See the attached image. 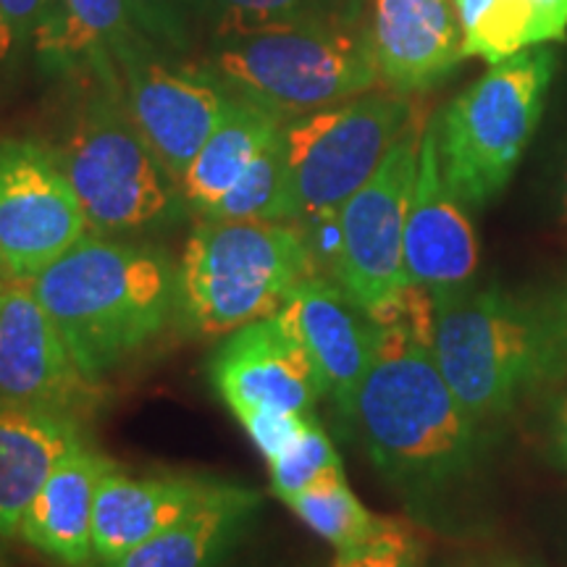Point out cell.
<instances>
[{
	"label": "cell",
	"instance_id": "obj_1",
	"mask_svg": "<svg viewBox=\"0 0 567 567\" xmlns=\"http://www.w3.org/2000/svg\"><path fill=\"white\" fill-rule=\"evenodd\" d=\"M434 302L410 287L392 321L379 323V344L347 421L375 471L402 492H434L457 481L476 460V421L439 371Z\"/></svg>",
	"mask_w": 567,
	"mask_h": 567
},
{
	"label": "cell",
	"instance_id": "obj_2",
	"mask_svg": "<svg viewBox=\"0 0 567 567\" xmlns=\"http://www.w3.org/2000/svg\"><path fill=\"white\" fill-rule=\"evenodd\" d=\"M30 287L76 365L97 384L179 321V264L151 243L92 231Z\"/></svg>",
	"mask_w": 567,
	"mask_h": 567
},
{
	"label": "cell",
	"instance_id": "obj_3",
	"mask_svg": "<svg viewBox=\"0 0 567 567\" xmlns=\"http://www.w3.org/2000/svg\"><path fill=\"white\" fill-rule=\"evenodd\" d=\"M431 350L473 421L507 415L567 373V302L505 289L431 295Z\"/></svg>",
	"mask_w": 567,
	"mask_h": 567
},
{
	"label": "cell",
	"instance_id": "obj_4",
	"mask_svg": "<svg viewBox=\"0 0 567 567\" xmlns=\"http://www.w3.org/2000/svg\"><path fill=\"white\" fill-rule=\"evenodd\" d=\"M284 122L365 95L381 82L371 32L358 21L271 24L216 32L203 63Z\"/></svg>",
	"mask_w": 567,
	"mask_h": 567
},
{
	"label": "cell",
	"instance_id": "obj_5",
	"mask_svg": "<svg viewBox=\"0 0 567 567\" xmlns=\"http://www.w3.org/2000/svg\"><path fill=\"white\" fill-rule=\"evenodd\" d=\"M310 276L321 274L295 221L200 218L179 260V321L229 337L274 316Z\"/></svg>",
	"mask_w": 567,
	"mask_h": 567
},
{
	"label": "cell",
	"instance_id": "obj_6",
	"mask_svg": "<svg viewBox=\"0 0 567 567\" xmlns=\"http://www.w3.org/2000/svg\"><path fill=\"white\" fill-rule=\"evenodd\" d=\"M90 76L95 87L55 151L90 229L137 234L182 221L187 200L132 118L122 76Z\"/></svg>",
	"mask_w": 567,
	"mask_h": 567
},
{
	"label": "cell",
	"instance_id": "obj_7",
	"mask_svg": "<svg viewBox=\"0 0 567 567\" xmlns=\"http://www.w3.org/2000/svg\"><path fill=\"white\" fill-rule=\"evenodd\" d=\"M555 53L520 51L494 63L436 113V145L444 182L465 208H484L513 179L544 113Z\"/></svg>",
	"mask_w": 567,
	"mask_h": 567
},
{
	"label": "cell",
	"instance_id": "obj_8",
	"mask_svg": "<svg viewBox=\"0 0 567 567\" xmlns=\"http://www.w3.org/2000/svg\"><path fill=\"white\" fill-rule=\"evenodd\" d=\"M413 116L410 97L392 90L365 92L284 122L281 142L292 187V221L337 216L375 174Z\"/></svg>",
	"mask_w": 567,
	"mask_h": 567
},
{
	"label": "cell",
	"instance_id": "obj_9",
	"mask_svg": "<svg viewBox=\"0 0 567 567\" xmlns=\"http://www.w3.org/2000/svg\"><path fill=\"white\" fill-rule=\"evenodd\" d=\"M423 130L415 113L375 174L337 213L339 245L331 281L375 323L392 321L410 292L402 247Z\"/></svg>",
	"mask_w": 567,
	"mask_h": 567
},
{
	"label": "cell",
	"instance_id": "obj_10",
	"mask_svg": "<svg viewBox=\"0 0 567 567\" xmlns=\"http://www.w3.org/2000/svg\"><path fill=\"white\" fill-rule=\"evenodd\" d=\"M140 30L113 51L124 97L142 137L182 187L205 140L221 122L234 92L205 66L176 61Z\"/></svg>",
	"mask_w": 567,
	"mask_h": 567
},
{
	"label": "cell",
	"instance_id": "obj_11",
	"mask_svg": "<svg viewBox=\"0 0 567 567\" xmlns=\"http://www.w3.org/2000/svg\"><path fill=\"white\" fill-rule=\"evenodd\" d=\"M92 234L87 216L51 147L0 140V268L30 281Z\"/></svg>",
	"mask_w": 567,
	"mask_h": 567
},
{
	"label": "cell",
	"instance_id": "obj_12",
	"mask_svg": "<svg viewBox=\"0 0 567 567\" xmlns=\"http://www.w3.org/2000/svg\"><path fill=\"white\" fill-rule=\"evenodd\" d=\"M0 402L80 417L101 405V384L69 352L30 281L11 279L0 300Z\"/></svg>",
	"mask_w": 567,
	"mask_h": 567
},
{
	"label": "cell",
	"instance_id": "obj_13",
	"mask_svg": "<svg viewBox=\"0 0 567 567\" xmlns=\"http://www.w3.org/2000/svg\"><path fill=\"white\" fill-rule=\"evenodd\" d=\"M274 321L300 344L337 413L350 417L379 344V323L326 276H310L289 292Z\"/></svg>",
	"mask_w": 567,
	"mask_h": 567
},
{
	"label": "cell",
	"instance_id": "obj_14",
	"mask_svg": "<svg viewBox=\"0 0 567 567\" xmlns=\"http://www.w3.org/2000/svg\"><path fill=\"white\" fill-rule=\"evenodd\" d=\"M210 384L231 415H308L321 400L318 375L274 316L231 331L210 360Z\"/></svg>",
	"mask_w": 567,
	"mask_h": 567
},
{
	"label": "cell",
	"instance_id": "obj_15",
	"mask_svg": "<svg viewBox=\"0 0 567 567\" xmlns=\"http://www.w3.org/2000/svg\"><path fill=\"white\" fill-rule=\"evenodd\" d=\"M402 255L410 287L429 295L467 287L478 268L476 229L463 200L444 182L434 118L425 122L421 137Z\"/></svg>",
	"mask_w": 567,
	"mask_h": 567
},
{
	"label": "cell",
	"instance_id": "obj_16",
	"mask_svg": "<svg viewBox=\"0 0 567 567\" xmlns=\"http://www.w3.org/2000/svg\"><path fill=\"white\" fill-rule=\"evenodd\" d=\"M368 32L381 82L400 95L436 87L465 59L455 0H373Z\"/></svg>",
	"mask_w": 567,
	"mask_h": 567
},
{
	"label": "cell",
	"instance_id": "obj_17",
	"mask_svg": "<svg viewBox=\"0 0 567 567\" xmlns=\"http://www.w3.org/2000/svg\"><path fill=\"white\" fill-rule=\"evenodd\" d=\"M221 481L205 476H126L113 465L101 478L92 517L95 563L124 557L203 505Z\"/></svg>",
	"mask_w": 567,
	"mask_h": 567
},
{
	"label": "cell",
	"instance_id": "obj_18",
	"mask_svg": "<svg viewBox=\"0 0 567 567\" xmlns=\"http://www.w3.org/2000/svg\"><path fill=\"white\" fill-rule=\"evenodd\" d=\"M116 465L95 446L82 442L55 465L45 486L21 517L19 536L30 547L66 567L95 565L92 517L97 484Z\"/></svg>",
	"mask_w": 567,
	"mask_h": 567
},
{
	"label": "cell",
	"instance_id": "obj_19",
	"mask_svg": "<svg viewBox=\"0 0 567 567\" xmlns=\"http://www.w3.org/2000/svg\"><path fill=\"white\" fill-rule=\"evenodd\" d=\"M82 442L80 417L0 402V538L19 536L21 517L48 476Z\"/></svg>",
	"mask_w": 567,
	"mask_h": 567
},
{
	"label": "cell",
	"instance_id": "obj_20",
	"mask_svg": "<svg viewBox=\"0 0 567 567\" xmlns=\"http://www.w3.org/2000/svg\"><path fill=\"white\" fill-rule=\"evenodd\" d=\"M264 496L250 486L221 481L200 507L111 563L95 567H216L239 542Z\"/></svg>",
	"mask_w": 567,
	"mask_h": 567
},
{
	"label": "cell",
	"instance_id": "obj_21",
	"mask_svg": "<svg viewBox=\"0 0 567 567\" xmlns=\"http://www.w3.org/2000/svg\"><path fill=\"white\" fill-rule=\"evenodd\" d=\"M137 32L126 0H53L34 34V51L55 71L116 80L113 51Z\"/></svg>",
	"mask_w": 567,
	"mask_h": 567
},
{
	"label": "cell",
	"instance_id": "obj_22",
	"mask_svg": "<svg viewBox=\"0 0 567 567\" xmlns=\"http://www.w3.org/2000/svg\"><path fill=\"white\" fill-rule=\"evenodd\" d=\"M284 118L264 105L234 95L229 109L205 140L193 166L182 179V195L187 208L203 216L229 193L247 166L266 151L268 142L281 132Z\"/></svg>",
	"mask_w": 567,
	"mask_h": 567
},
{
	"label": "cell",
	"instance_id": "obj_23",
	"mask_svg": "<svg viewBox=\"0 0 567 567\" xmlns=\"http://www.w3.org/2000/svg\"><path fill=\"white\" fill-rule=\"evenodd\" d=\"M287 507L337 551L358 547L389 523L386 517H375L358 499V494L347 484L344 471L316 481L313 486L289 499Z\"/></svg>",
	"mask_w": 567,
	"mask_h": 567
},
{
	"label": "cell",
	"instance_id": "obj_24",
	"mask_svg": "<svg viewBox=\"0 0 567 567\" xmlns=\"http://www.w3.org/2000/svg\"><path fill=\"white\" fill-rule=\"evenodd\" d=\"M200 218H218V221H292L295 205L281 132L247 166V172L239 176V182L234 184L229 193L210 210H205Z\"/></svg>",
	"mask_w": 567,
	"mask_h": 567
},
{
	"label": "cell",
	"instance_id": "obj_25",
	"mask_svg": "<svg viewBox=\"0 0 567 567\" xmlns=\"http://www.w3.org/2000/svg\"><path fill=\"white\" fill-rule=\"evenodd\" d=\"M360 0H197V21L210 34L271 24L358 21Z\"/></svg>",
	"mask_w": 567,
	"mask_h": 567
},
{
	"label": "cell",
	"instance_id": "obj_26",
	"mask_svg": "<svg viewBox=\"0 0 567 567\" xmlns=\"http://www.w3.org/2000/svg\"><path fill=\"white\" fill-rule=\"evenodd\" d=\"M344 471L342 457H339L334 442L323 431V425L310 415L305 429L289 442L279 455L268 460V473H271V494L287 505L305 488L321 481L331 473Z\"/></svg>",
	"mask_w": 567,
	"mask_h": 567
},
{
	"label": "cell",
	"instance_id": "obj_27",
	"mask_svg": "<svg viewBox=\"0 0 567 567\" xmlns=\"http://www.w3.org/2000/svg\"><path fill=\"white\" fill-rule=\"evenodd\" d=\"M528 0H486L476 17L463 24V53L478 55L488 66L513 59L528 48Z\"/></svg>",
	"mask_w": 567,
	"mask_h": 567
},
{
	"label": "cell",
	"instance_id": "obj_28",
	"mask_svg": "<svg viewBox=\"0 0 567 567\" xmlns=\"http://www.w3.org/2000/svg\"><path fill=\"white\" fill-rule=\"evenodd\" d=\"M134 27L161 51L184 55L193 48L197 0H126Z\"/></svg>",
	"mask_w": 567,
	"mask_h": 567
},
{
	"label": "cell",
	"instance_id": "obj_29",
	"mask_svg": "<svg viewBox=\"0 0 567 567\" xmlns=\"http://www.w3.org/2000/svg\"><path fill=\"white\" fill-rule=\"evenodd\" d=\"M329 567H421V544L413 530L389 520L368 542L337 551Z\"/></svg>",
	"mask_w": 567,
	"mask_h": 567
},
{
	"label": "cell",
	"instance_id": "obj_30",
	"mask_svg": "<svg viewBox=\"0 0 567 567\" xmlns=\"http://www.w3.org/2000/svg\"><path fill=\"white\" fill-rule=\"evenodd\" d=\"M53 0H0V69L34 45L42 19Z\"/></svg>",
	"mask_w": 567,
	"mask_h": 567
},
{
	"label": "cell",
	"instance_id": "obj_31",
	"mask_svg": "<svg viewBox=\"0 0 567 567\" xmlns=\"http://www.w3.org/2000/svg\"><path fill=\"white\" fill-rule=\"evenodd\" d=\"M310 415H281V413H252L239 417V425L245 429V434L250 436V442L258 446L260 455L266 457V463L274 455L287 446L292 439L305 429V423L310 421Z\"/></svg>",
	"mask_w": 567,
	"mask_h": 567
},
{
	"label": "cell",
	"instance_id": "obj_32",
	"mask_svg": "<svg viewBox=\"0 0 567 567\" xmlns=\"http://www.w3.org/2000/svg\"><path fill=\"white\" fill-rule=\"evenodd\" d=\"M528 45L559 42L567 38V0H528Z\"/></svg>",
	"mask_w": 567,
	"mask_h": 567
},
{
	"label": "cell",
	"instance_id": "obj_33",
	"mask_svg": "<svg viewBox=\"0 0 567 567\" xmlns=\"http://www.w3.org/2000/svg\"><path fill=\"white\" fill-rule=\"evenodd\" d=\"M551 436H555V450L559 452V457L567 463V394L559 396L555 408V417H551Z\"/></svg>",
	"mask_w": 567,
	"mask_h": 567
},
{
	"label": "cell",
	"instance_id": "obj_34",
	"mask_svg": "<svg viewBox=\"0 0 567 567\" xmlns=\"http://www.w3.org/2000/svg\"><path fill=\"white\" fill-rule=\"evenodd\" d=\"M563 218L567 221V161H565V172H563Z\"/></svg>",
	"mask_w": 567,
	"mask_h": 567
},
{
	"label": "cell",
	"instance_id": "obj_35",
	"mask_svg": "<svg viewBox=\"0 0 567 567\" xmlns=\"http://www.w3.org/2000/svg\"><path fill=\"white\" fill-rule=\"evenodd\" d=\"M9 276H6V271L3 268H0V300H3V295H6V287H9Z\"/></svg>",
	"mask_w": 567,
	"mask_h": 567
}]
</instances>
